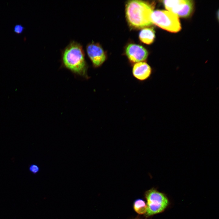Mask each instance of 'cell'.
Here are the masks:
<instances>
[{
  "label": "cell",
  "instance_id": "cell-8",
  "mask_svg": "<svg viewBox=\"0 0 219 219\" xmlns=\"http://www.w3.org/2000/svg\"><path fill=\"white\" fill-rule=\"evenodd\" d=\"M151 67L144 61L135 64L132 68L133 76L138 80L143 81L148 79L152 73Z\"/></svg>",
  "mask_w": 219,
  "mask_h": 219
},
{
  "label": "cell",
  "instance_id": "cell-2",
  "mask_svg": "<svg viewBox=\"0 0 219 219\" xmlns=\"http://www.w3.org/2000/svg\"><path fill=\"white\" fill-rule=\"evenodd\" d=\"M154 7L153 3L137 0L129 1L126 5L125 13L130 26L139 29L152 24L151 16Z\"/></svg>",
  "mask_w": 219,
  "mask_h": 219
},
{
  "label": "cell",
  "instance_id": "cell-10",
  "mask_svg": "<svg viewBox=\"0 0 219 219\" xmlns=\"http://www.w3.org/2000/svg\"><path fill=\"white\" fill-rule=\"evenodd\" d=\"M133 208L137 214H145L147 210L146 203L142 199H137L134 202Z\"/></svg>",
  "mask_w": 219,
  "mask_h": 219
},
{
  "label": "cell",
  "instance_id": "cell-12",
  "mask_svg": "<svg viewBox=\"0 0 219 219\" xmlns=\"http://www.w3.org/2000/svg\"><path fill=\"white\" fill-rule=\"evenodd\" d=\"M25 28L21 24H17L14 27V31L16 33L20 34L24 31Z\"/></svg>",
  "mask_w": 219,
  "mask_h": 219
},
{
  "label": "cell",
  "instance_id": "cell-5",
  "mask_svg": "<svg viewBox=\"0 0 219 219\" xmlns=\"http://www.w3.org/2000/svg\"><path fill=\"white\" fill-rule=\"evenodd\" d=\"M87 54L95 68L100 66L106 61V54L100 44L92 41L86 46Z\"/></svg>",
  "mask_w": 219,
  "mask_h": 219
},
{
  "label": "cell",
  "instance_id": "cell-1",
  "mask_svg": "<svg viewBox=\"0 0 219 219\" xmlns=\"http://www.w3.org/2000/svg\"><path fill=\"white\" fill-rule=\"evenodd\" d=\"M61 62L62 67L74 74L89 78L87 74L88 65L85 60L83 46L81 43L71 40L61 50Z\"/></svg>",
  "mask_w": 219,
  "mask_h": 219
},
{
  "label": "cell",
  "instance_id": "cell-9",
  "mask_svg": "<svg viewBox=\"0 0 219 219\" xmlns=\"http://www.w3.org/2000/svg\"><path fill=\"white\" fill-rule=\"evenodd\" d=\"M139 37L143 43L147 44H151L155 38V31L153 28H144L140 31Z\"/></svg>",
  "mask_w": 219,
  "mask_h": 219
},
{
  "label": "cell",
  "instance_id": "cell-7",
  "mask_svg": "<svg viewBox=\"0 0 219 219\" xmlns=\"http://www.w3.org/2000/svg\"><path fill=\"white\" fill-rule=\"evenodd\" d=\"M125 53L129 61L132 63H137L145 61L148 52L143 47L140 45L130 43L125 49Z\"/></svg>",
  "mask_w": 219,
  "mask_h": 219
},
{
  "label": "cell",
  "instance_id": "cell-11",
  "mask_svg": "<svg viewBox=\"0 0 219 219\" xmlns=\"http://www.w3.org/2000/svg\"><path fill=\"white\" fill-rule=\"evenodd\" d=\"M29 170L33 174H36L38 173L40 170L39 167L35 164H31L29 167Z\"/></svg>",
  "mask_w": 219,
  "mask_h": 219
},
{
  "label": "cell",
  "instance_id": "cell-13",
  "mask_svg": "<svg viewBox=\"0 0 219 219\" xmlns=\"http://www.w3.org/2000/svg\"></svg>",
  "mask_w": 219,
  "mask_h": 219
},
{
  "label": "cell",
  "instance_id": "cell-3",
  "mask_svg": "<svg viewBox=\"0 0 219 219\" xmlns=\"http://www.w3.org/2000/svg\"><path fill=\"white\" fill-rule=\"evenodd\" d=\"M151 18L152 24L168 31L176 32L181 29L178 17L169 11L160 10L153 11Z\"/></svg>",
  "mask_w": 219,
  "mask_h": 219
},
{
  "label": "cell",
  "instance_id": "cell-6",
  "mask_svg": "<svg viewBox=\"0 0 219 219\" xmlns=\"http://www.w3.org/2000/svg\"><path fill=\"white\" fill-rule=\"evenodd\" d=\"M169 11L176 15L178 17H186L192 13L193 3L192 0H170L168 3Z\"/></svg>",
  "mask_w": 219,
  "mask_h": 219
},
{
  "label": "cell",
  "instance_id": "cell-4",
  "mask_svg": "<svg viewBox=\"0 0 219 219\" xmlns=\"http://www.w3.org/2000/svg\"><path fill=\"white\" fill-rule=\"evenodd\" d=\"M147 201L146 217L163 211L169 204L168 200L163 193L154 189L147 191L145 194Z\"/></svg>",
  "mask_w": 219,
  "mask_h": 219
}]
</instances>
